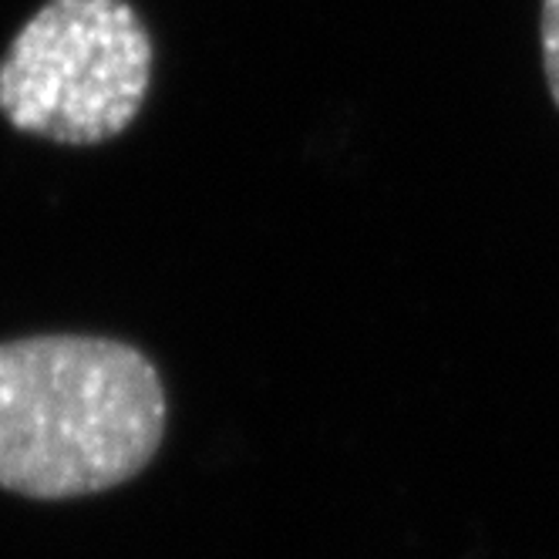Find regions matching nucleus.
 I'll use <instances>...</instances> for the list:
<instances>
[{
  "label": "nucleus",
  "instance_id": "obj_2",
  "mask_svg": "<svg viewBox=\"0 0 559 559\" xmlns=\"http://www.w3.org/2000/svg\"><path fill=\"white\" fill-rule=\"evenodd\" d=\"M152 34L129 0H48L0 58V115L58 145L122 135L152 85Z\"/></svg>",
  "mask_w": 559,
  "mask_h": 559
},
{
  "label": "nucleus",
  "instance_id": "obj_3",
  "mask_svg": "<svg viewBox=\"0 0 559 559\" xmlns=\"http://www.w3.org/2000/svg\"><path fill=\"white\" fill-rule=\"evenodd\" d=\"M539 48H543L549 98L559 108V0H543L539 8Z\"/></svg>",
  "mask_w": 559,
  "mask_h": 559
},
{
  "label": "nucleus",
  "instance_id": "obj_1",
  "mask_svg": "<svg viewBox=\"0 0 559 559\" xmlns=\"http://www.w3.org/2000/svg\"><path fill=\"white\" fill-rule=\"evenodd\" d=\"M166 388L139 347L37 334L0 344V489L78 499L135 478L163 445Z\"/></svg>",
  "mask_w": 559,
  "mask_h": 559
}]
</instances>
